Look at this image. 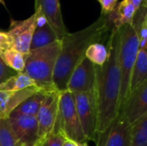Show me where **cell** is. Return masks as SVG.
I'll use <instances>...</instances> for the list:
<instances>
[{"label":"cell","instance_id":"cell-19","mask_svg":"<svg viewBox=\"0 0 147 146\" xmlns=\"http://www.w3.org/2000/svg\"><path fill=\"white\" fill-rule=\"evenodd\" d=\"M47 93V91L42 89L37 91L35 94L21 103L14 111L30 116H36Z\"/></svg>","mask_w":147,"mask_h":146},{"label":"cell","instance_id":"cell-20","mask_svg":"<svg viewBox=\"0 0 147 146\" xmlns=\"http://www.w3.org/2000/svg\"><path fill=\"white\" fill-rule=\"evenodd\" d=\"M85 57L95 65L102 66L108 61L109 57V47L102 42L92 43L87 48Z\"/></svg>","mask_w":147,"mask_h":146},{"label":"cell","instance_id":"cell-25","mask_svg":"<svg viewBox=\"0 0 147 146\" xmlns=\"http://www.w3.org/2000/svg\"><path fill=\"white\" fill-rule=\"evenodd\" d=\"M13 48V41L8 32L0 30V55Z\"/></svg>","mask_w":147,"mask_h":146},{"label":"cell","instance_id":"cell-12","mask_svg":"<svg viewBox=\"0 0 147 146\" xmlns=\"http://www.w3.org/2000/svg\"><path fill=\"white\" fill-rule=\"evenodd\" d=\"M120 113L132 126L147 114V80L128 96Z\"/></svg>","mask_w":147,"mask_h":146},{"label":"cell","instance_id":"cell-30","mask_svg":"<svg viewBox=\"0 0 147 146\" xmlns=\"http://www.w3.org/2000/svg\"><path fill=\"white\" fill-rule=\"evenodd\" d=\"M141 6H144V7H146L147 8V0H144L143 1V3H142Z\"/></svg>","mask_w":147,"mask_h":146},{"label":"cell","instance_id":"cell-24","mask_svg":"<svg viewBox=\"0 0 147 146\" xmlns=\"http://www.w3.org/2000/svg\"><path fill=\"white\" fill-rule=\"evenodd\" d=\"M66 139H67L61 129L58 118L53 131L47 138L39 141L34 146H64V144Z\"/></svg>","mask_w":147,"mask_h":146},{"label":"cell","instance_id":"cell-32","mask_svg":"<svg viewBox=\"0 0 147 146\" xmlns=\"http://www.w3.org/2000/svg\"><path fill=\"white\" fill-rule=\"evenodd\" d=\"M3 2V0H0V3H2Z\"/></svg>","mask_w":147,"mask_h":146},{"label":"cell","instance_id":"cell-33","mask_svg":"<svg viewBox=\"0 0 147 146\" xmlns=\"http://www.w3.org/2000/svg\"><path fill=\"white\" fill-rule=\"evenodd\" d=\"M1 83H2V82H0V84H1Z\"/></svg>","mask_w":147,"mask_h":146},{"label":"cell","instance_id":"cell-18","mask_svg":"<svg viewBox=\"0 0 147 146\" xmlns=\"http://www.w3.org/2000/svg\"><path fill=\"white\" fill-rule=\"evenodd\" d=\"M34 86H36L35 82L29 76L24 72H17L0 84V90L18 91Z\"/></svg>","mask_w":147,"mask_h":146},{"label":"cell","instance_id":"cell-3","mask_svg":"<svg viewBox=\"0 0 147 146\" xmlns=\"http://www.w3.org/2000/svg\"><path fill=\"white\" fill-rule=\"evenodd\" d=\"M61 49V40L28 52L22 72L29 76L36 86L47 92L58 91L53 84V71Z\"/></svg>","mask_w":147,"mask_h":146},{"label":"cell","instance_id":"cell-10","mask_svg":"<svg viewBox=\"0 0 147 146\" xmlns=\"http://www.w3.org/2000/svg\"><path fill=\"white\" fill-rule=\"evenodd\" d=\"M96 65L84 57L72 71L67 84V90L73 95L95 89Z\"/></svg>","mask_w":147,"mask_h":146},{"label":"cell","instance_id":"cell-28","mask_svg":"<svg viewBox=\"0 0 147 146\" xmlns=\"http://www.w3.org/2000/svg\"><path fill=\"white\" fill-rule=\"evenodd\" d=\"M64 146H89L87 143H82V142H77L74 140H71V139H66Z\"/></svg>","mask_w":147,"mask_h":146},{"label":"cell","instance_id":"cell-2","mask_svg":"<svg viewBox=\"0 0 147 146\" xmlns=\"http://www.w3.org/2000/svg\"><path fill=\"white\" fill-rule=\"evenodd\" d=\"M114 29L109 15H102L89 27L75 32L68 33L61 40V49L53 71V84L59 92L67 89L70 77L85 57L90 45L101 42Z\"/></svg>","mask_w":147,"mask_h":146},{"label":"cell","instance_id":"cell-17","mask_svg":"<svg viewBox=\"0 0 147 146\" xmlns=\"http://www.w3.org/2000/svg\"><path fill=\"white\" fill-rule=\"evenodd\" d=\"M147 80V51L140 49L135 65L133 70L131 83H130V91L133 92L140 85Z\"/></svg>","mask_w":147,"mask_h":146},{"label":"cell","instance_id":"cell-14","mask_svg":"<svg viewBox=\"0 0 147 146\" xmlns=\"http://www.w3.org/2000/svg\"><path fill=\"white\" fill-rule=\"evenodd\" d=\"M39 90L40 89L36 86L18 91L0 90V118H9L21 103Z\"/></svg>","mask_w":147,"mask_h":146},{"label":"cell","instance_id":"cell-34","mask_svg":"<svg viewBox=\"0 0 147 146\" xmlns=\"http://www.w3.org/2000/svg\"><path fill=\"white\" fill-rule=\"evenodd\" d=\"M22 146H26V145H22Z\"/></svg>","mask_w":147,"mask_h":146},{"label":"cell","instance_id":"cell-16","mask_svg":"<svg viewBox=\"0 0 147 146\" xmlns=\"http://www.w3.org/2000/svg\"><path fill=\"white\" fill-rule=\"evenodd\" d=\"M136 11L134 6L128 0L121 1L117 9L109 15V18L114 29H119L121 27L127 23L133 24Z\"/></svg>","mask_w":147,"mask_h":146},{"label":"cell","instance_id":"cell-26","mask_svg":"<svg viewBox=\"0 0 147 146\" xmlns=\"http://www.w3.org/2000/svg\"><path fill=\"white\" fill-rule=\"evenodd\" d=\"M16 73L17 72H16L14 70H12L9 66H7L0 57V82L3 83V82L6 81L7 79L13 77Z\"/></svg>","mask_w":147,"mask_h":146},{"label":"cell","instance_id":"cell-8","mask_svg":"<svg viewBox=\"0 0 147 146\" xmlns=\"http://www.w3.org/2000/svg\"><path fill=\"white\" fill-rule=\"evenodd\" d=\"M96 146H132L131 125L121 113L102 133H97Z\"/></svg>","mask_w":147,"mask_h":146},{"label":"cell","instance_id":"cell-23","mask_svg":"<svg viewBox=\"0 0 147 146\" xmlns=\"http://www.w3.org/2000/svg\"><path fill=\"white\" fill-rule=\"evenodd\" d=\"M0 146H22L12 129L9 118H0Z\"/></svg>","mask_w":147,"mask_h":146},{"label":"cell","instance_id":"cell-22","mask_svg":"<svg viewBox=\"0 0 147 146\" xmlns=\"http://www.w3.org/2000/svg\"><path fill=\"white\" fill-rule=\"evenodd\" d=\"M132 146H147V114L131 126Z\"/></svg>","mask_w":147,"mask_h":146},{"label":"cell","instance_id":"cell-11","mask_svg":"<svg viewBox=\"0 0 147 146\" xmlns=\"http://www.w3.org/2000/svg\"><path fill=\"white\" fill-rule=\"evenodd\" d=\"M9 120L12 129L22 145L34 146L38 141V122L36 116L13 111Z\"/></svg>","mask_w":147,"mask_h":146},{"label":"cell","instance_id":"cell-5","mask_svg":"<svg viewBox=\"0 0 147 146\" xmlns=\"http://www.w3.org/2000/svg\"><path fill=\"white\" fill-rule=\"evenodd\" d=\"M59 121L66 139L82 143L88 142L76 109L74 96L67 89L59 93Z\"/></svg>","mask_w":147,"mask_h":146},{"label":"cell","instance_id":"cell-1","mask_svg":"<svg viewBox=\"0 0 147 146\" xmlns=\"http://www.w3.org/2000/svg\"><path fill=\"white\" fill-rule=\"evenodd\" d=\"M117 30L108 40L109 57L102 66L96 65L95 94L98 111L97 133L105 131L116 119L121 110V73L118 55Z\"/></svg>","mask_w":147,"mask_h":146},{"label":"cell","instance_id":"cell-27","mask_svg":"<svg viewBox=\"0 0 147 146\" xmlns=\"http://www.w3.org/2000/svg\"><path fill=\"white\" fill-rule=\"evenodd\" d=\"M102 5V14L109 15L111 14L117 4V0H98Z\"/></svg>","mask_w":147,"mask_h":146},{"label":"cell","instance_id":"cell-13","mask_svg":"<svg viewBox=\"0 0 147 146\" xmlns=\"http://www.w3.org/2000/svg\"><path fill=\"white\" fill-rule=\"evenodd\" d=\"M34 9H39L54 31L58 40H62L68 32L63 21L59 0H35Z\"/></svg>","mask_w":147,"mask_h":146},{"label":"cell","instance_id":"cell-7","mask_svg":"<svg viewBox=\"0 0 147 146\" xmlns=\"http://www.w3.org/2000/svg\"><path fill=\"white\" fill-rule=\"evenodd\" d=\"M59 91L47 92L36 115L38 122V141L47 138L54 129L59 118ZM36 143V144H37Z\"/></svg>","mask_w":147,"mask_h":146},{"label":"cell","instance_id":"cell-6","mask_svg":"<svg viewBox=\"0 0 147 146\" xmlns=\"http://www.w3.org/2000/svg\"><path fill=\"white\" fill-rule=\"evenodd\" d=\"M76 109L87 141H96L98 126V111L95 89L74 94Z\"/></svg>","mask_w":147,"mask_h":146},{"label":"cell","instance_id":"cell-29","mask_svg":"<svg viewBox=\"0 0 147 146\" xmlns=\"http://www.w3.org/2000/svg\"><path fill=\"white\" fill-rule=\"evenodd\" d=\"M128 1L134 6V8L136 9V10H138L140 8V6L142 5L144 0H128Z\"/></svg>","mask_w":147,"mask_h":146},{"label":"cell","instance_id":"cell-15","mask_svg":"<svg viewBox=\"0 0 147 146\" xmlns=\"http://www.w3.org/2000/svg\"><path fill=\"white\" fill-rule=\"evenodd\" d=\"M34 11L38 14V21L36 28L32 37L30 51L47 46L59 40L54 31L42 16L39 9H34Z\"/></svg>","mask_w":147,"mask_h":146},{"label":"cell","instance_id":"cell-31","mask_svg":"<svg viewBox=\"0 0 147 146\" xmlns=\"http://www.w3.org/2000/svg\"><path fill=\"white\" fill-rule=\"evenodd\" d=\"M144 21H145V22L147 24V10H146V15H145V19H144Z\"/></svg>","mask_w":147,"mask_h":146},{"label":"cell","instance_id":"cell-4","mask_svg":"<svg viewBox=\"0 0 147 146\" xmlns=\"http://www.w3.org/2000/svg\"><path fill=\"white\" fill-rule=\"evenodd\" d=\"M118 55L121 73V109L126 102L130 91L133 70L140 50V41L133 24L127 23L117 30ZM121 111V110H120Z\"/></svg>","mask_w":147,"mask_h":146},{"label":"cell","instance_id":"cell-21","mask_svg":"<svg viewBox=\"0 0 147 146\" xmlns=\"http://www.w3.org/2000/svg\"><path fill=\"white\" fill-rule=\"evenodd\" d=\"M28 54L22 53L17 50L12 48L7 50L0 55L3 61L7 66L14 70L16 72H22L25 68V63Z\"/></svg>","mask_w":147,"mask_h":146},{"label":"cell","instance_id":"cell-9","mask_svg":"<svg viewBox=\"0 0 147 146\" xmlns=\"http://www.w3.org/2000/svg\"><path fill=\"white\" fill-rule=\"evenodd\" d=\"M38 14L34 13L28 18L22 21L10 20V26L7 31L13 41V48L18 52L28 54L32 37L37 26Z\"/></svg>","mask_w":147,"mask_h":146}]
</instances>
